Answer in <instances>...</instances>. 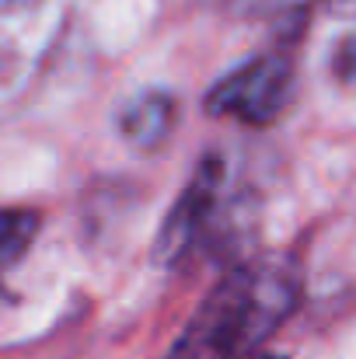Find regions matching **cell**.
I'll return each instance as SVG.
<instances>
[{
	"label": "cell",
	"instance_id": "277c9868",
	"mask_svg": "<svg viewBox=\"0 0 356 359\" xmlns=\"http://www.w3.org/2000/svg\"><path fill=\"white\" fill-rule=\"evenodd\" d=\"M171 119H175V105L168 95H140L126 105L122 112V136L136 147H157L168 129H171Z\"/></svg>",
	"mask_w": 356,
	"mask_h": 359
},
{
	"label": "cell",
	"instance_id": "7a4b0ae2",
	"mask_svg": "<svg viewBox=\"0 0 356 359\" xmlns=\"http://www.w3.org/2000/svg\"><path fill=\"white\" fill-rule=\"evenodd\" d=\"M294 95V63L283 53H265L235 74H228L206 98L210 116L248 122V126H269L283 116L286 102Z\"/></svg>",
	"mask_w": 356,
	"mask_h": 359
},
{
	"label": "cell",
	"instance_id": "52a82bcc",
	"mask_svg": "<svg viewBox=\"0 0 356 359\" xmlns=\"http://www.w3.org/2000/svg\"><path fill=\"white\" fill-rule=\"evenodd\" d=\"M332 11L343 18H356V0H332Z\"/></svg>",
	"mask_w": 356,
	"mask_h": 359
},
{
	"label": "cell",
	"instance_id": "ba28073f",
	"mask_svg": "<svg viewBox=\"0 0 356 359\" xmlns=\"http://www.w3.org/2000/svg\"><path fill=\"white\" fill-rule=\"evenodd\" d=\"M255 359H286V356H279V353H258Z\"/></svg>",
	"mask_w": 356,
	"mask_h": 359
},
{
	"label": "cell",
	"instance_id": "8992f818",
	"mask_svg": "<svg viewBox=\"0 0 356 359\" xmlns=\"http://www.w3.org/2000/svg\"><path fill=\"white\" fill-rule=\"evenodd\" d=\"M315 0H235V7L248 18H269V14H290V11H301Z\"/></svg>",
	"mask_w": 356,
	"mask_h": 359
},
{
	"label": "cell",
	"instance_id": "5b68a950",
	"mask_svg": "<svg viewBox=\"0 0 356 359\" xmlns=\"http://www.w3.org/2000/svg\"><path fill=\"white\" fill-rule=\"evenodd\" d=\"M39 234V213L32 210H0V272H7Z\"/></svg>",
	"mask_w": 356,
	"mask_h": 359
},
{
	"label": "cell",
	"instance_id": "6da1fadb",
	"mask_svg": "<svg viewBox=\"0 0 356 359\" xmlns=\"http://www.w3.org/2000/svg\"><path fill=\"white\" fill-rule=\"evenodd\" d=\"M301 279L283 258L228 272L199 304L164 359H248L297 307Z\"/></svg>",
	"mask_w": 356,
	"mask_h": 359
},
{
	"label": "cell",
	"instance_id": "3957f363",
	"mask_svg": "<svg viewBox=\"0 0 356 359\" xmlns=\"http://www.w3.org/2000/svg\"><path fill=\"white\" fill-rule=\"evenodd\" d=\"M220 189H224V161L220 157H206L199 164V171L192 175V182L185 185V192L175 203V210L168 213L161 234H157V244H154L157 262L178 265L182 258H189L199 248V241L206 238V231H210V224L217 217Z\"/></svg>",
	"mask_w": 356,
	"mask_h": 359
}]
</instances>
